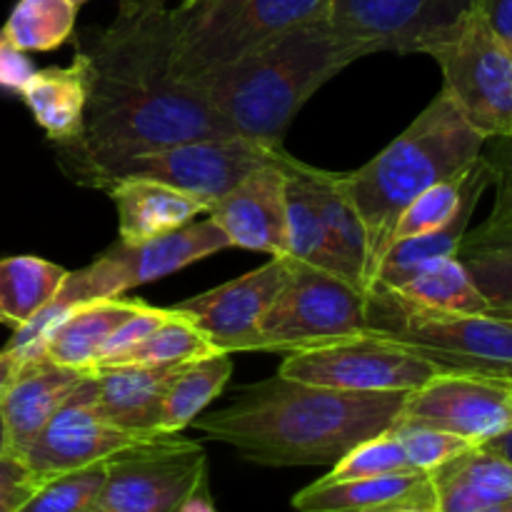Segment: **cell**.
<instances>
[{
    "label": "cell",
    "mask_w": 512,
    "mask_h": 512,
    "mask_svg": "<svg viewBox=\"0 0 512 512\" xmlns=\"http://www.w3.org/2000/svg\"><path fill=\"white\" fill-rule=\"evenodd\" d=\"M5 455H10V448H8V433H5V420H3V413H0V458H5Z\"/></svg>",
    "instance_id": "cell-47"
},
{
    "label": "cell",
    "mask_w": 512,
    "mask_h": 512,
    "mask_svg": "<svg viewBox=\"0 0 512 512\" xmlns=\"http://www.w3.org/2000/svg\"><path fill=\"white\" fill-rule=\"evenodd\" d=\"M105 475H108V460L53 475L40 483V488L18 512H90L103 490Z\"/></svg>",
    "instance_id": "cell-35"
},
{
    "label": "cell",
    "mask_w": 512,
    "mask_h": 512,
    "mask_svg": "<svg viewBox=\"0 0 512 512\" xmlns=\"http://www.w3.org/2000/svg\"><path fill=\"white\" fill-rule=\"evenodd\" d=\"M310 180H313L315 198H318L320 213H323L325 233H328V243L335 255V263H338L340 278L368 290V285H365V263H368L365 230L348 193L343 190L340 173H328V170L310 165Z\"/></svg>",
    "instance_id": "cell-27"
},
{
    "label": "cell",
    "mask_w": 512,
    "mask_h": 512,
    "mask_svg": "<svg viewBox=\"0 0 512 512\" xmlns=\"http://www.w3.org/2000/svg\"><path fill=\"white\" fill-rule=\"evenodd\" d=\"M393 293L403 295L405 300L425 305V308L443 310V313L463 315H488L490 303L475 280L470 278L468 268L458 255H448L435 263L425 265L418 273L410 275L400 283Z\"/></svg>",
    "instance_id": "cell-29"
},
{
    "label": "cell",
    "mask_w": 512,
    "mask_h": 512,
    "mask_svg": "<svg viewBox=\"0 0 512 512\" xmlns=\"http://www.w3.org/2000/svg\"><path fill=\"white\" fill-rule=\"evenodd\" d=\"M363 335L400 345L448 373L512 380V323L498 315L443 313L393 290L373 288Z\"/></svg>",
    "instance_id": "cell-6"
},
{
    "label": "cell",
    "mask_w": 512,
    "mask_h": 512,
    "mask_svg": "<svg viewBox=\"0 0 512 512\" xmlns=\"http://www.w3.org/2000/svg\"><path fill=\"white\" fill-rule=\"evenodd\" d=\"M365 55H375L373 48L330 18L308 20L215 73L200 90L235 133L278 148L300 108Z\"/></svg>",
    "instance_id": "cell-3"
},
{
    "label": "cell",
    "mask_w": 512,
    "mask_h": 512,
    "mask_svg": "<svg viewBox=\"0 0 512 512\" xmlns=\"http://www.w3.org/2000/svg\"><path fill=\"white\" fill-rule=\"evenodd\" d=\"M278 373L348 393H413L438 375L440 368L400 345L360 335L325 348L285 353Z\"/></svg>",
    "instance_id": "cell-11"
},
{
    "label": "cell",
    "mask_w": 512,
    "mask_h": 512,
    "mask_svg": "<svg viewBox=\"0 0 512 512\" xmlns=\"http://www.w3.org/2000/svg\"><path fill=\"white\" fill-rule=\"evenodd\" d=\"M68 270L38 255L0 258V325L20 330L28 325L60 290Z\"/></svg>",
    "instance_id": "cell-28"
},
{
    "label": "cell",
    "mask_w": 512,
    "mask_h": 512,
    "mask_svg": "<svg viewBox=\"0 0 512 512\" xmlns=\"http://www.w3.org/2000/svg\"><path fill=\"white\" fill-rule=\"evenodd\" d=\"M75 5H83V3H88V0H73Z\"/></svg>",
    "instance_id": "cell-51"
},
{
    "label": "cell",
    "mask_w": 512,
    "mask_h": 512,
    "mask_svg": "<svg viewBox=\"0 0 512 512\" xmlns=\"http://www.w3.org/2000/svg\"><path fill=\"white\" fill-rule=\"evenodd\" d=\"M298 512H400L408 508L438 510L430 473H400L383 478L323 483L315 480L293 498Z\"/></svg>",
    "instance_id": "cell-20"
},
{
    "label": "cell",
    "mask_w": 512,
    "mask_h": 512,
    "mask_svg": "<svg viewBox=\"0 0 512 512\" xmlns=\"http://www.w3.org/2000/svg\"><path fill=\"white\" fill-rule=\"evenodd\" d=\"M185 363L100 365L93 368L95 405L115 428L138 438H160L163 408L170 385Z\"/></svg>",
    "instance_id": "cell-18"
},
{
    "label": "cell",
    "mask_w": 512,
    "mask_h": 512,
    "mask_svg": "<svg viewBox=\"0 0 512 512\" xmlns=\"http://www.w3.org/2000/svg\"><path fill=\"white\" fill-rule=\"evenodd\" d=\"M210 512H218V510H215V508H213V510H210Z\"/></svg>",
    "instance_id": "cell-52"
},
{
    "label": "cell",
    "mask_w": 512,
    "mask_h": 512,
    "mask_svg": "<svg viewBox=\"0 0 512 512\" xmlns=\"http://www.w3.org/2000/svg\"><path fill=\"white\" fill-rule=\"evenodd\" d=\"M400 473H420L410 465L403 445L393 428L375 438L363 440L353 450L343 455L335 465H330L328 475H323V483H343V480H363V478H383V475Z\"/></svg>",
    "instance_id": "cell-36"
},
{
    "label": "cell",
    "mask_w": 512,
    "mask_h": 512,
    "mask_svg": "<svg viewBox=\"0 0 512 512\" xmlns=\"http://www.w3.org/2000/svg\"><path fill=\"white\" fill-rule=\"evenodd\" d=\"M105 193L118 210V233L123 245H138L173 233L208 213V205L170 185L143 178L115 180Z\"/></svg>",
    "instance_id": "cell-21"
},
{
    "label": "cell",
    "mask_w": 512,
    "mask_h": 512,
    "mask_svg": "<svg viewBox=\"0 0 512 512\" xmlns=\"http://www.w3.org/2000/svg\"><path fill=\"white\" fill-rule=\"evenodd\" d=\"M408 393H348L300 380L245 385L218 410H203L195 428L268 468L335 465L363 440L398 425Z\"/></svg>",
    "instance_id": "cell-2"
},
{
    "label": "cell",
    "mask_w": 512,
    "mask_h": 512,
    "mask_svg": "<svg viewBox=\"0 0 512 512\" xmlns=\"http://www.w3.org/2000/svg\"><path fill=\"white\" fill-rule=\"evenodd\" d=\"M143 308V300L98 298L70 308L45 335L40 355L58 365L93 370L110 335Z\"/></svg>",
    "instance_id": "cell-23"
},
{
    "label": "cell",
    "mask_w": 512,
    "mask_h": 512,
    "mask_svg": "<svg viewBox=\"0 0 512 512\" xmlns=\"http://www.w3.org/2000/svg\"><path fill=\"white\" fill-rule=\"evenodd\" d=\"M33 73L35 68L28 55H25V50L15 48L8 35L3 33V28H0V88L10 90V93H20Z\"/></svg>",
    "instance_id": "cell-41"
},
{
    "label": "cell",
    "mask_w": 512,
    "mask_h": 512,
    "mask_svg": "<svg viewBox=\"0 0 512 512\" xmlns=\"http://www.w3.org/2000/svg\"><path fill=\"white\" fill-rule=\"evenodd\" d=\"M400 512H438L433 508H408V510H400Z\"/></svg>",
    "instance_id": "cell-49"
},
{
    "label": "cell",
    "mask_w": 512,
    "mask_h": 512,
    "mask_svg": "<svg viewBox=\"0 0 512 512\" xmlns=\"http://www.w3.org/2000/svg\"><path fill=\"white\" fill-rule=\"evenodd\" d=\"M393 433L398 435L410 465L420 473H433L440 465L450 463L453 458L475 448L460 435L445 433V430L430 428V425L405 423V420H398V425H393Z\"/></svg>",
    "instance_id": "cell-37"
},
{
    "label": "cell",
    "mask_w": 512,
    "mask_h": 512,
    "mask_svg": "<svg viewBox=\"0 0 512 512\" xmlns=\"http://www.w3.org/2000/svg\"><path fill=\"white\" fill-rule=\"evenodd\" d=\"M170 318H173V310L170 308H153V305L143 303V308H140L133 318L125 320V323L110 335L103 353H100L98 365H108L110 360L118 358V355L125 353L128 348H133V345L140 343L143 338H148L153 330H158L160 325L168 323ZM98 365H95V368H98Z\"/></svg>",
    "instance_id": "cell-38"
},
{
    "label": "cell",
    "mask_w": 512,
    "mask_h": 512,
    "mask_svg": "<svg viewBox=\"0 0 512 512\" xmlns=\"http://www.w3.org/2000/svg\"><path fill=\"white\" fill-rule=\"evenodd\" d=\"M78 8L73 0H18L3 33L25 53H48L73 35Z\"/></svg>",
    "instance_id": "cell-32"
},
{
    "label": "cell",
    "mask_w": 512,
    "mask_h": 512,
    "mask_svg": "<svg viewBox=\"0 0 512 512\" xmlns=\"http://www.w3.org/2000/svg\"><path fill=\"white\" fill-rule=\"evenodd\" d=\"M90 95L83 133L60 145L75 183L125 158L203 138L238 135L195 85L175 78L168 8L118 15L85 43Z\"/></svg>",
    "instance_id": "cell-1"
},
{
    "label": "cell",
    "mask_w": 512,
    "mask_h": 512,
    "mask_svg": "<svg viewBox=\"0 0 512 512\" xmlns=\"http://www.w3.org/2000/svg\"><path fill=\"white\" fill-rule=\"evenodd\" d=\"M280 163L285 168V210H288V253L290 263L313 265L340 275L335 255L325 233L323 213L315 198L310 165L280 150Z\"/></svg>",
    "instance_id": "cell-26"
},
{
    "label": "cell",
    "mask_w": 512,
    "mask_h": 512,
    "mask_svg": "<svg viewBox=\"0 0 512 512\" xmlns=\"http://www.w3.org/2000/svg\"><path fill=\"white\" fill-rule=\"evenodd\" d=\"M470 512H512V500H503V503H493L485 505V508L470 510Z\"/></svg>",
    "instance_id": "cell-46"
},
{
    "label": "cell",
    "mask_w": 512,
    "mask_h": 512,
    "mask_svg": "<svg viewBox=\"0 0 512 512\" xmlns=\"http://www.w3.org/2000/svg\"><path fill=\"white\" fill-rule=\"evenodd\" d=\"M288 280V260L270 258L260 268L173 305L195 325L215 350L260 353V320Z\"/></svg>",
    "instance_id": "cell-16"
},
{
    "label": "cell",
    "mask_w": 512,
    "mask_h": 512,
    "mask_svg": "<svg viewBox=\"0 0 512 512\" xmlns=\"http://www.w3.org/2000/svg\"><path fill=\"white\" fill-rule=\"evenodd\" d=\"M90 512H95V510H90Z\"/></svg>",
    "instance_id": "cell-53"
},
{
    "label": "cell",
    "mask_w": 512,
    "mask_h": 512,
    "mask_svg": "<svg viewBox=\"0 0 512 512\" xmlns=\"http://www.w3.org/2000/svg\"><path fill=\"white\" fill-rule=\"evenodd\" d=\"M193 3H198V0H183V8H188V5H193Z\"/></svg>",
    "instance_id": "cell-50"
},
{
    "label": "cell",
    "mask_w": 512,
    "mask_h": 512,
    "mask_svg": "<svg viewBox=\"0 0 512 512\" xmlns=\"http://www.w3.org/2000/svg\"><path fill=\"white\" fill-rule=\"evenodd\" d=\"M20 360H23V358H20L18 353H13L10 348L0 350V400H3L5 390H8V385H10V380H13L15 370L20 368Z\"/></svg>",
    "instance_id": "cell-43"
},
{
    "label": "cell",
    "mask_w": 512,
    "mask_h": 512,
    "mask_svg": "<svg viewBox=\"0 0 512 512\" xmlns=\"http://www.w3.org/2000/svg\"><path fill=\"white\" fill-rule=\"evenodd\" d=\"M165 3H168V0H118V15L153 13V10H163Z\"/></svg>",
    "instance_id": "cell-44"
},
{
    "label": "cell",
    "mask_w": 512,
    "mask_h": 512,
    "mask_svg": "<svg viewBox=\"0 0 512 512\" xmlns=\"http://www.w3.org/2000/svg\"><path fill=\"white\" fill-rule=\"evenodd\" d=\"M480 448L490 450V453L503 455V458H508L510 463H512V428L508 430V433H503V435H498V438H495V440H490V443L480 445Z\"/></svg>",
    "instance_id": "cell-45"
},
{
    "label": "cell",
    "mask_w": 512,
    "mask_h": 512,
    "mask_svg": "<svg viewBox=\"0 0 512 512\" xmlns=\"http://www.w3.org/2000/svg\"><path fill=\"white\" fill-rule=\"evenodd\" d=\"M485 160H488L495 185V205L488 223L512 225V140H495Z\"/></svg>",
    "instance_id": "cell-40"
},
{
    "label": "cell",
    "mask_w": 512,
    "mask_h": 512,
    "mask_svg": "<svg viewBox=\"0 0 512 512\" xmlns=\"http://www.w3.org/2000/svg\"><path fill=\"white\" fill-rule=\"evenodd\" d=\"M230 375H233V355L223 350L190 360L165 395L163 433L175 435L193 425V420L223 393Z\"/></svg>",
    "instance_id": "cell-31"
},
{
    "label": "cell",
    "mask_w": 512,
    "mask_h": 512,
    "mask_svg": "<svg viewBox=\"0 0 512 512\" xmlns=\"http://www.w3.org/2000/svg\"><path fill=\"white\" fill-rule=\"evenodd\" d=\"M425 55L440 65L443 93L485 140H512V50L475 8Z\"/></svg>",
    "instance_id": "cell-9"
},
{
    "label": "cell",
    "mask_w": 512,
    "mask_h": 512,
    "mask_svg": "<svg viewBox=\"0 0 512 512\" xmlns=\"http://www.w3.org/2000/svg\"><path fill=\"white\" fill-rule=\"evenodd\" d=\"M488 185H493V173H490V165L483 155V165H480L478 175H475V183L470 185L468 195H465V203L463 208L458 210V215H455L445 228L435 230V233L400 240V243L390 245L385 258L380 260L373 288L395 290L400 283H405L410 275L418 273L420 268H425V265L435 263V260L440 258H448V255H458L460 243H463L465 233H468L470 218H473L475 208H478L480 203V195L485 193Z\"/></svg>",
    "instance_id": "cell-25"
},
{
    "label": "cell",
    "mask_w": 512,
    "mask_h": 512,
    "mask_svg": "<svg viewBox=\"0 0 512 512\" xmlns=\"http://www.w3.org/2000/svg\"><path fill=\"white\" fill-rule=\"evenodd\" d=\"M490 315H498V318L508 320V323H512V310H490Z\"/></svg>",
    "instance_id": "cell-48"
},
{
    "label": "cell",
    "mask_w": 512,
    "mask_h": 512,
    "mask_svg": "<svg viewBox=\"0 0 512 512\" xmlns=\"http://www.w3.org/2000/svg\"><path fill=\"white\" fill-rule=\"evenodd\" d=\"M85 375L88 370L58 365L45 355L20 360V368L15 370L0 400L10 455L23 458L25 450L33 445L40 430L58 413L60 405L70 398Z\"/></svg>",
    "instance_id": "cell-19"
},
{
    "label": "cell",
    "mask_w": 512,
    "mask_h": 512,
    "mask_svg": "<svg viewBox=\"0 0 512 512\" xmlns=\"http://www.w3.org/2000/svg\"><path fill=\"white\" fill-rule=\"evenodd\" d=\"M473 8L512 50V0H473Z\"/></svg>",
    "instance_id": "cell-42"
},
{
    "label": "cell",
    "mask_w": 512,
    "mask_h": 512,
    "mask_svg": "<svg viewBox=\"0 0 512 512\" xmlns=\"http://www.w3.org/2000/svg\"><path fill=\"white\" fill-rule=\"evenodd\" d=\"M330 0H198L173 15L175 78L200 85L285 30L328 18Z\"/></svg>",
    "instance_id": "cell-5"
},
{
    "label": "cell",
    "mask_w": 512,
    "mask_h": 512,
    "mask_svg": "<svg viewBox=\"0 0 512 512\" xmlns=\"http://www.w3.org/2000/svg\"><path fill=\"white\" fill-rule=\"evenodd\" d=\"M480 165H483V155L478 158V163H473L468 170H463V173L453 175V178L448 180H440V183L423 190V193L400 213V218L395 220L390 245L408 238H420V235H428L445 228V225L458 215V210L463 208L465 195H468L470 185L475 183V175H478Z\"/></svg>",
    "instance_id": "cell-33"
},
{
    "label": "cell",
    "mask_w": 512,
    "mask_h": 512,
    "mask_svg": "<svg viewBox=\"0 0 512 512\" xmlns=\"http://www.w3.org/2000/svg\"><path fill=\"white\" fill-rule=\"evenodd\" d=\"M473 0H330V23L373 53H420L460 23Z\"/></svg>",
    "instance_id": "cell-15"
},
{
    "label": "cell",
    "mask_w": 512,
    "mask_h": 512,
    "mask_svg": "<svg viewBox=\"0 0 512 512\" xmlns=\"http://www.w3.org/2000/svg\"><path fill=\"white\" fill-rule=\"evenodd\" d=\"M400 420L460 435L480 448L512 428V380L440 370L405 395Z\"/></svg>",
    "instance_id": "cell-12"
},
{
    "label": "cell",
    "mask_w": 512,
    "mask_h": 512,
    "mask_svg": "<svg viewBox=\"0 0 512 512\" xmlns=\"http://www.w3.org/2000/svg\"><path fill=\"white\" fill-rule=\"evenodd\" d=\"M368 290L313 265L290 263L283 290L260 320V353H298L360 338Z\"/></svg>",
    "instance_id": "cell-8"
},
{
    "label": "cell",
    "mask_w": 512,
    "mask_h": 512,
    "mask_svg": "<svg viewBox=\"0 0 512 512\" xmlns=\"http://www.w3.org/2000/svg\"><path fill=\"white\" fill-rule=\"evenodd\" d=\"M43 478L15 455L0 458V512H18L40 488Z\"/></svg>",
    "instance_id": "cell-39"
},
{
    "label": "cell",
    "mask_w": 512,
    "mask_h": 512,
    "mask_svg": "<svg viewBox=\"0 0 512 512\" xmlns=\"http://www.w3.org/2000/svg\"><path fill=\"white\" fill-rule=\"evenodd\" d=\"M280 150L270 163L245 175L233 190L215 200L208 218L230 240V248L258 250L270 258L288 253V210H285V168Z\"/></svg>",
    "instance_id": "cell-17"
},
{
    "label": "cell",
    "mask_w": 512,
    "mask_h": 512,
    "mask_svg": "<svg viewBox=\"0 0 512 512\" xmlns=\"http://www.w3.org/2000/svg\"><path fill=\"white\" fill-rule=\"evenodd\" d=\"M488 140L463 118L458 105L440 90L433 103L383 150L340 183L358 213L368 243V293L380 260L390 248L395 220L430 185L448 180L478 163Z\"/></svg>",
    "instance_id": "cell-4"
},
{
    "label": "cell",
    "mask_w": 512,
    "mask_h": 512,
    "mask_svg": "<svg viewBox=\"0 0 512 512\" xmlns=\"http://www.w3.org/2000/svg\"><path fill=\"white\" fill-rule=\"evenodd\" d=\"M173 310V308H170ZM215 353L213 345L208 343L203 333L195 328L190 320L173 310V318L160 325L158 330L135 343L118 358L110 360L108 365H158V363H185V360H198L203 355ZM100 368V365H98Z\"/></svg>",
    "instance_id": "cell-34"
},
{
    "label": "cell",
    "mask_w": 512,
    "mask_h": 512,
    "mask_svg": "<svg viewBox=\"0 0 512 512\" xmlns=\"http://www.w3.org/2000/svg\"><path fill=\"white\" fill-rule=\"evenodd\" d=\"M88 95L90 63L83 50L65 68L35 70L20 90L35 123L58 145H70L80 138Z\"/></svg>",
    "instance_id": "cell-22"
},
{
    "label": "cell",
    "mask_w": 512,
    "mask_h": 512,
    "mask_svg": "<svg viewBox=\"0 0 512 512\" xmlns=\"http://www.w3.org/2000/svg\"><path fill=\"white\" fill-rule=\"evenodd\" d=\"M148 440L153 438L125 433L100 415L95 405L93 370H88V375L80 380L78 388L60 405L58 413L48 420L20 460H25L38 478L48 480L53 475L105 463Z\"/></svg>",
    "instance_id": "cell-14"
},
{
    "label": "cell",
    "mask_w": 512,
    "mask_h": 512,
    "mask_svg": "<svg viewBox=\"0 0 512 512\" xmlns=\"http://www.w3.org/2000/svg\"><path fill=\"white\" fill-rule=\"evenodd\" d=\"M230 240L210 218L193 220L173 233L158 235L138 245H113L98 260L75 270L90 300L120 298L138 285L168 278L198 260L228 250Z\"/></svg>",
    "instance_id": "cell-13"
},
{
    "label": "cell",
    "mask_w": 512,
    "mask_h": 512,
    "mask_svg": "<svg viewBox=\"0 0 512 512\" xmlns=\"http://www.w3.org/2000/svg\"><path fill=\"white\" fill-rule=\"evenodd\" d=\"M208 455L175 435L140 443L108 460L95 512H210Z\"/></svg>",
    "instance_id": "cell-7"
},
{
    "label": "cell",
    "mask_w": 512,
    "mask_h": 512,
    "mask_svg": "<svg viewBox=\"0 0 512 512\" xmlns=\"http://www.w3.org/2000/svg\"><path fill=\"white\" fill-rule=\"evenodd\" d=\"M278 148H268V145H260L243 135L188 140V143L170 145V148L135 155V158H125L108 168L93 170L80 180V185L108 190L115 180H155V183L180 190V193L193 195L210 208L215 200L233 190L245 175L270 163Z\"/></svg>",
    "instance_id": "cell-10"
},
{
    "label": "cell",
    "mask_w": 512,
    "mask_h": 512,
    "mask_svg": "<svg viewBox=\"0 0 512 512\" xmlns=\"http://www.w3.org/2000/svg\"><path fill=\"white\" fill-rule=\"evenodd\" d=\"M458 258L488 298L490 310H512V225L485 220L465 233Z\"/></svg>",
    "instance_id": "cell-30"
},
{
    "label": "cell",
    "mask_w": 512,
    "mask_h": 512,
    "mask_svg": "<svg viewBox=\"0 0 512 512\" xmlns=\"http://www.w3.org/2000/svg\"><path fill=\"white\" fill-rule=\"evenodd\" d=\"M438 512H470L512 500V463L485 448H470L430 473Z\"/></svg>",
    "instance_id": "cell-24"
}]
</instances>
